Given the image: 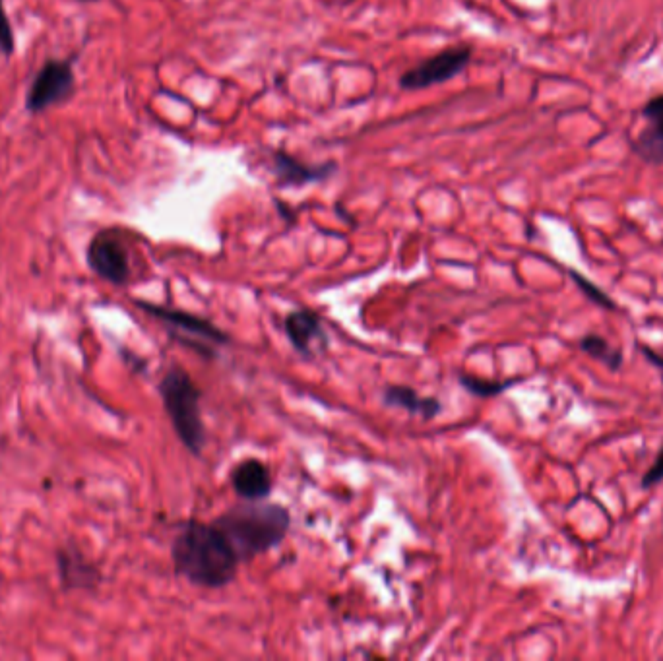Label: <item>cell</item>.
<instances>
[{"mask_svg":"<svg viewBox=\"0 0 663 661\" xmlns=\"http://www.w3.org/2000/svg\"><path fill=\"white\" fill-rule=\"evenodd\" d=\"M171 557L177 574L194 586L210 590L227 586L237 576L241 563L220 528L214 522L204 524L198 520L187 522L175 536Z\"/></svg>","mask_w":663,"mask_h":661,"instance_id":"cell-1","label":"cell"},{"mask_svg":"<svg viewBox=\"0 0 663 661\" xmlns=\"http://www.w3.org/2000/svg\"><path fill=\"white\" fill-rule=\"evenodd\" d=\"M214 524L229 539L243 563L284 543L291 514L282 504L247 501L225 510Z\"/></svg>","mask_w":663,"mask_h":661,"instance_id":"cell-2","label":"cell"},{"mask_svg":"<svg viewBox=\"0 0 663 661\" xmlns=\"http://www.w3.org/2000/svg\"><path fill=\"white\" fill-rule=\"evenodd\" d=\"M159 394L177 437L189 452L200 456L206 446V429L198 386L185 369L171 367L159 382Z\"/></svg>","mask_w":663,"mask_h":661,"instance_id":"cell-3","label":"cell"},{"mask_svg":"<svg viewBox=\"0 0 663 661\" xmlns=\"http://www.w3.org/2000/svg\"><path fill=\"white\" fill-rule=\"evenodd\" d=\"M136 307L142 309L144 313L158 318L159 322H163L179 342L198 349V353H202L204 357H214L210 344H216V346L229 344V336L206 318H200V316L192 315L187 311H179V309L152 305L146 301H136Z\"/></svg>","mask_w":663,"mask_h":661,"instance_id":"cell-4","label":"cell"},{"mask_svg":"<svg viewBox=\"0 0 663 661\" xmlns=\"http://www.w3.org/2000/svg\"><path fill=\"white\" fill-rule=\"evenodd\" d=\"M472 59L470 47H450L439 55L423 61L400 76V88L404 90H425L437 84H444L458 76Z\"/></svg>","mask_w":663,"mask_h":661,"instance_id":"cell-5","label":"cell"},{"mask_svg":"<svg viewBox=\"0 0 663 661\" xmlns=\"http://www.w3.org/2000/svg\"><path fill=\"white\" fill-rule=\"evenodd\" d=\"M88 264L99 278L111 284H127L130 278L127 249L113 233L95 235L88 247Z\"/></svg>","mask_w":663,"mask_h":661,"instance_id":"cell-6","label":"cell"},{"mask_svg":"<svg viewBox=\"0 0 663 661\" xmlns=\"http://www.w3.org/2000/svg\"><path fill=\"white\" fill-rule=\"evenodd\" d=\"M74 90V72L70 64L49 61L33 80L28 92L26 107L32 113H39L72 94Z\"/></svg>","mask_w":663,"mask_h":661,"instance_id":"cell-7","label":"cell"},{"mask_svg":"<svg viewBox=\"0 0 663 661\" xmlns=\"http://www.w3.org/2000/svg\"><path fill=\"white\" fill-rule=\"evenodd\" d=\"M272 171L278 179L280 187H305L309 183H320L334 175L336 163L326 161L320 165H307L299 159L289 156L284 150H276L272 154Z\"/></svg>","mask_w":663,"mask_h":661,"instance_id":"cell-8","label":"cell"},{"mask_svg":"<svg viewBox=\"0 0 663 661\" xmlns=\"http://www.w3.org/2000/svg\"><path fill=\"white\" fill-rule=\"evenodd\" d=\"M642 115L650 125L632 140V150L638 158L652 165H663V95L650 99L644 105Z\"/></svg>","mask_w":663,"mask_h":661,"instance_id":"cell-9","label":"cell"},{"mask_svg":"<svg viewBox=\"0 0 663 661\" xmlns=\"http://www.w3.org/2000/svg\"><path fill=\"white\" fill-rule=\"evenodd\" d=\"M231 485L245 501H264L272 493V475L266 464L256 458H249L235 466L231 473Z\"/></svg>","mask_w":663,"mask_h":661,"instance_id":"cell-10","label":"cell"},{"mask_svg":"<svg viewBox=\"0 0 663 661\" xmlns=\"http://www.w3.org/2000/svg\"><path fill=\"white\" fill-rule=\"evenodd\" d=\"M284 328L289 342L303 355H311L315 351L316 342H320L324 347L328 344L322 320L315 311L299 309L289 313L285 316Z\"/></svg>","mask_w":663,"mask_h":661,"instance_id":"cell-11","label":"cell"},{"mask_svg":"<svg viewBox=\"0 0 663 661\" xmlns=\"http://www.w3.org/2000/svg\"><path fill=\"white\" fill-rule=\"evenodd\" d=\"M382 400L390 408H400V410L410 411V413H417V415H423L425 419L437 417L442 408L439 400L423 398L410 386H400V384L388 386L382 394Z\"/></svg>","mask_w":663,"mask_h":661,"instance_id":"cell-12","label":"cell"},{"mask_svg":"<svg viewBox=\"0 0 663 661\" xmlns=\"http://www.w3.org/2000/svg\"><path fill=\"white\" fill-rule=\"evenodd\" d=\"M580 349L590 355L592 359L600 361L611 371H619L623 365V351L617 347L611 346L603 336L598 334H586L580 340Z\"/></svg>","mask_w":663,"mask_h":661,"instance_id":"cell-13","label":"cell"},{"mask_svg":"<svg viewBox=\"0 0 663 661\" xmlns=\"http://www.w3.org/2000/svg\"><path fill=\"white\" fill-rule=\"evenodd\" d=\"M458 382L477 398H495L503 394L508 388H512L518 380H505V382H495V380H483V378L474 377V375H458Z\"/></svg>","mask_w":663,"mask_h":661,"instance_id":"cell-14","label":"cell"},{"mask_svg":"<svg viewBox=\"0 0 663 661\" xmlns=\"http://www.w3.org/2000/svg\"><path fill=\"white\" fill-rule=\"evenodd\" d=\"M570 278L574 280V284L578 285L580 287V291L594 303V305H598V307H603V309H607V311H617V305H615V301L603 291V289H600L598 285L592 284L588 278H584L580 272H576V270H570Z\"/></svg>","mask_w":663,"mask_h":661,"instance_id":"cell-15","label":"cell"},{"mask_svg":"<svg viewBox=\"0 0 663 661\" xmlns=\"http://www.w3.org/2000/svg\"><path fill=\"white\" fill-rule=\"evenodd\" d=\"M663 481V442L662 446H660V452H658V456H656V460H654V464L648 468V472L644 473L642 475V481H640V485H642V489H652V487H656L658 483H662Z\"/></svg>","mask_w":663,"mask_h":661,"instance_id":"cell-16","label":"cell"},{"mask_svg":"<svg viewBox=\"0 0 663 661\" xmlns=\"http://www.w3.org/2000/svg\"><path fill=\"white\" fill-rule=\"evenodd\" d=\"M0 51L4 55H12L14 51V37H12V28L8 22V16L4 12V4L0 0Z\"/></svg>","mask_w":663,"mask_h":661,"instance_id":"cell-17","label":"cell"},{"mask_svg":"<svg viewBox=\"0 0 663 661\" xmlns=\"http://www.w3.org/2000/svg\"><path fill=\"white\" fill-rule=\"evenodd\" d=\"M644 355H646L650 361H654L656 365L663 367V357H658V355H656L652 349H646V347H644Z\"/></svg>","mask_w":663,"mask_h":661,"instance_id":"cell-18","label":"cell"},{"mask_svg":"<svg viewBox=\"0 0 663 661\" xmlns=\"http://www.w3.org/2000/svg\"><path fill=\"white\" fill-rule=\"evenodd\" d=\"M86 2H92V0H86Z\"/></svg>","mask_w":663,"mask_h":661,"instance_id":"cell-19","label":"cell"}]
</instances>
